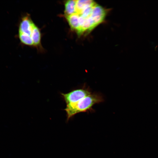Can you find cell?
<instances>
[{
  "instance_id": "ba28073f",
  "label": "cell",
  "mask_w": 158,
  "mask_h": 158,
  "mask_svg": "<svg viewBox=\"0 0 158 158\" xmlns=\"http://www.w3.org/2000/svg\"><path fill=\"white\" fill-rule=\"evenodd\" d=\"M31 36L34 45L38 47L40 44L41 35L39 28L34 23L32 27Z\"/></svg>"
},
{
  "instance_id": "8992f818",
  "label": "cell",
  "mask_w": 158,
  "mask_h": 158,
  "mask_svg": "<svg viewBox=\"0 0 158 158\" xmlns=\"http://www.w3.org/2000/svg\"><path fill=\"white\" fill-rule=\"evenodd\" d=\"M76 0H69L66 1L64 4V14L67 16L76 13Z\"/></svg>"
},
{
  "instance_id": "7a4b0ae2",
  "label": "cell",
  "mask_w": 158,
  "mask_h": 158,
  "mask_svg": "<svg viewBox=\"0 0 158 158\" xmlns=\"http://www.w3.org/2000/svg\"><path fill=\"white\" fill-rule=\"evenodd\" d=\"M91 94L89 89L83 87L73 90L67 93H62L61 94L66 105H68L75 103Z\"/></svg>"
},
{
  "instance_id": "6da1fadb",
  "label": "cell",
  "mask_w": 158,
  "mask_h": 158,
  "mask_svg": "<svg viewBox=\"0 0 158 158\" xmlns=\"http://www.w3.org/2000/svg\"><path fill=\"white\" fill-rule=\"evenodd\" d=\"M103 101L99 94L91 93L75 103L66 105L64 110L66 113L67 121L78 113L93 110L92 107L95 104Z\"/></svg>"
},
{
  "instance_id": "277c9868",
  "label": "cell",
  "mask_w": 158,
  "mask_h": 158,
  "mask_svg": "<svg viewBox=\"0 0 158 158\" xmlns=\"http://www.w3.org/2000/svg\"><path fill=\"white\" fill-rule=\"evenodd\" d=\"M34 24L29 16H24L22 18L20 22L19 28V32L31 36Z\"/></svg>"
},
{
  "instance_id": "52a82bcc",
  "label": "cell",
  "mask_w": 158,
  "mask_h": 158,
  "mask_svg": "<svg viewBox=\"0 0 158 158\" xmlns=\"http://www.w3.org/2000/svg\"><path fill=\"white\" fill-rule=\"evenodd\" d=\"M96 3L91 0H76V13H79L86 8L92 6Z\"/></svg>"
},
{
  "instance_id": "5b68a950",
  "label": "cell",
  "mask_w": 158,
  "mask_h": 158,
  "mask_svg": "<svg viewBox=\"0 0 158 158\" xmlns=\"http://www.w3.org/2000/svg\"><path fill=\"white\" fill-rule=\"evenodd\" d=\"M65 17L71 28L77 33L80 28L79 15L75 13Z\"/></svg>"
},
{
  "instance_id": "9c48e42d",
  "label": "cell",
  "mask_w": 158,
  "mask_h": 158,
  "mask_svg": "<svg viewBox=\"0 0 158 158\" xmlns=\"http://www.w3.org/2000/svg\"><path fill=\"white\" fill-rule=\"evenodd\" d=\"M18 36L20 42L23 44L29 45H34L31 36L21 32H19Z\"/></svg>"
},
{
  "instance_id": "3957f363",
  "label": "cell",
  "mask_w": 158,
  "mask_h": 158,
  "mask_svg": "<svg viewBox=\"0 0 158 158\" xmlns=\"http://www.w3.org/2000/svg\"><path fill=\"white\" fill-rule=\"evenodd\" d=\"M106 14V10L101 6L97 4L94 6L91 17L96 26L104 20Z\"/></svg>"
}]
</instances>
